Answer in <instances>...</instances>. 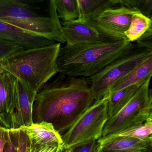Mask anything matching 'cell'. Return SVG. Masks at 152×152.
<instances>
[{
	"label": "cell",
	"mask_w": 152,
	"mask_h": 152,
	"mask_svg": "<svg viewBox=\"0 0 152 152\" xmlns=\"http://www.w3.org/2000/svg\"><path fill=\"white\" fill-rule=\"evenodd\" d=\"M8 129L3 126L0 128V152H3L4 144L8 136Z\"/></svg>",
	"instance_id": "cell-28"
},
{
	"label": "cell",
	"mask_w": 152,
	"mask_h": 152,
	"mask_svg": "<svg viewBox=\"0 0 152 152\" xmlns=\"http://www.w3.org/2000/svg\"><path fill=\"white\" fill-rule=\"evenodd\" d=\"M152 75V55L144 61L128 74L118 80L112 86L109 93L129 86H142L151 79Z\"/></svg>",
	"instance_id": "cell-15"
},
{
	"label": "cell",
	"mask_w": 152,
	"mask_h": 152,
	"mask_svg": "<svg viewBox=\"0 0 152 152\" xmlns=\"http://www.w3.org/2000/svg\"><path fill=\"white\" fill-rule=\"evenodd\" d=\"M46 0H0V20L14 25L55 42L65 43L54 0L50 14L42 4Z\"/></svg>",
	"instance_id": "cell-4"
},
{
	"label": "cell",
	"mask_w": 152,
	"mask_h": 152,
	"mask_svg": "<svg viewBox=\"0 0 152 152\" xmlns=\"http://www.w3.org/2000/svg\"><path fill=\"white\" fill-rule=\"evenodd\" d=\"M61 25L67 45L111 41L103 36L93 27L84 21L77 19L63 21Z\"/></svg>",
	"instance_id": "cell-10"
},
{
	"label": "cell",
	"mask_w": 152,
	"mask_h": 152,
	"mask_svg": "<svg viewBox=\"0 0 152 152\" xmlns=\"http://www.w3.org/2000/svg\"><path fill=\"white\" fill-rule=\"evenodd\" d=\"M120 4L126 7L134 8L140 10L145 0H118Z\"/></svg>",
	"instance_id": "cell-26"
},
{
	"label": "cell",
	"mask_w": 152,
	"mask_h": 152,
	"mask_svg": "<svg viewBox=\"0 0 152 152\" xmlns=\"http://www.w3.org/2000/svg\"><path fill=\"white\" fill-rule=\"evenodd\" d=\"M58 17L63 21L78 19L79 17L77 0H54Z\"/></svg>",
	"instance_id": "cell-19"
},
{
	"label": "cell",
	"mask_w": 152,
	"mask_h": 152,
	"mask_svg": "<svg viewBox=\"0 0 152 152\" xmlns=\"http://www.w3.org/2000/svg\"><path fill=\"white\" fill-rule=\"evenodd\" d=\"M152 0H145L140 10L141 13L152 18Z\"/></svg>",
	"instance_id": "cell-27"
},
{
	"label": "cell",
	"mask_w": 152,
	"mask_h": 152,
	"mask_svg": "<svg viewBox=\"0 0 152 152\" xmlns=\"http://www.w3.org/2000/svg\"><path fill=\"white\" fill-rule=\"evenodd\" d=\"M109 95L96 100L62 135L63 150L81 143L98 140L108 119Z\"/></svg>",
	"instance_id": "cell-7"
},
{
	"label": "cell",
	"mask_w": 152,
	"mask_h": 152,
	"mask_svg": "<svg viewBox=\"0 0 152 152\" xmlns=\"http://www.w3.org/2000/svg\"><path fill=\"white\" fill-rule=\"evenodd\" d=\"M139 11L138 9L124 6L110 8L86 22L110 41H128L125 33L130 26L133 15Z\"/></svg>",
	"instance_id": "cell-8"
},
{
	"label": "cell",
	"mask_w": 152,
	"mask_h": 152,
	"mask_svg": "<svg viewBox=\"0 0 152 152\" xmlns=\"http://www.w3.org/2000/svg\"><path fill=\"white\" fill-rule=\"evenodd\" d=\"M22 128L25 129L32 143L63 147L62 136L51 123L43 121Z\"/></svg>",
	"instance_id": "cell-14"
},
{
	"label": "cell",
	"mask_w": 152,
	"mask_h": 152,
	"mask_svg": "<svg viewBox=\"0 0 152 152\" xmlns=\"http://www.w3.org/2000/svg\"><path fill=\"white\" fill-rule=\"evenodd\" d=\"M0 39L14 43L24 49L42 47L55 43L41 36L1 20Z\"/></svg>",
	"instance_id": "cell-11"
},
{
	"label": "cell",
	"mask_w": 152,
	"mask_h": 152,
	"mask_svg": "<svg viewBox=\"0 0 152 152\" xmlns=\"http://www.w3.org/2000/svg\"><path fill=\"white\" fill-rule=\"evenodd\" d=\"M18 143L17 152H28L30 141L24 128L18 129Z\"/></svg>",
	"instance_id": "cell-24"
},
{
	"label": "cell",
	"mask_w": 152,
	"mask_h": 152,
	"mask_svg": "<svg viewBox=\"0 0 152 152\" xmlns=\"http://www.w3.org/2000/svg\"><path fill=\"white\" fill-rule=\"evenodd\" d=\"M150 82L151 80L140 86L131 100L120 111L108 118L102 137L152 121V89Z\"/></svg>",
	"instance_id": "cell-6"
},
{
	"label": "cell",
	"mask_w": 152,
	"mask_h": 152,
	"mask_svg": "<svg viewBox=\"0 0 152 152\" xmlns=\"http://www.w3.org/2000/svg\"><path fill=\"white\" fill-rule=\"evenodd\" d=\"M140 86H129L108 94V116L112 117L120 110L134 96Z\"/></svg>",
	"instance_id": "cell-17"
},
{
	"label": "cell",
	"mask_w": 152,
	"mask_h": 152,
	"mask_svg": "<svg viewBox=\"0 0 152 152\" xmlns=\"http://www.w3.org/2000/svg\"><path fill=\"white\" fill-rule=\"evenodd\" d=\"M14 97V77L0 66V121L7 129L10 128Z\"/></svg>",
	"instance_id": "cell-12"
},
{
	"label": "cell",
	"mask_w": 152,
	"mask_h": 152,
	"mask_svg": "<svg viewBox=\"0 0 152 152\" xmlns=\"http://www.w3.org/2000/svg\"><path fill=\"white\" fill-rule=\"evenodd\" d=\"M18 137V129H9L7 140L4 144L3 152H17Z\"/></svg>",
	"instance_id": "cell-22"
},
{
	"label": "cell",
	"mask_w": 152,
	"mask_h": 152,
	"mask_svg": "<svg viewBox=\"0 0 152 152\" xmlns=\"http://www.w3.org/2000/svg\"><path fill=\"white\" fill-rule=\"evenodd\" d=\"M77 2L79 13L78 20L84 22L120 4L118 0H77Z\"/></svg>",
	"instance_id": "cell-16"
},
{
	"label": "cell",
	"mask_w": 152,
	"mask_h": 152,
	"mask_svg": "<svg viewBox=\"0 0 152 152\" xmlns=\"http://www.w3.org/2000/svg\"><path fill=\"white\" fill-rule=\"evenodd\" d=\"M63 148L58 146H53L46 145L37 144L31 143L28 152H62Z\"/></svg>",
	"instance_id": "cell-25"
},
{
	"label": "cell",
	"mask_w": 152,
	"mask_h": 152,
	"mask_svg": "<svg viewBox=\"0 0 152 152\" xmlns=\"http://www.w3.org/2000/svg\"><path fill=\"white\" fill-rule=\"evenodd\" d=\"M57 75L37 93L33 121L51 123L62 135L95 100L87 78Z\"/></svg>",
	"instance_id": "cell-1"
},
{
	"label": "cell",
	"mask_w": 152,
	"mask_h": 152,
	"mask_svg": "<svg viewBox=\"0 0 152 152\" xmlns=\"http://www.w3.org/2000/svg\"><path fill=\"white\" fill-rule=\"evenodd\" d=\"M97 142L99 146L106 151L146 152L151 147L152 138L140 139L129 137L106 136L101 137Z\"/></svg>",
	"instance_id": "cell-13"
},
{
	"label": "cell",
	"mask_w": 152,
	"mask_h": 152,
	"mask_svg": "<svg viewBox=\"0 0 152 152\" xmlns=\"http://www.w3.org/2000/svg\"><path fill=\"white\" fill-rule=\"evenodd\" d=\"M152 121H149L141 125L107 136H126L140 139H147L152 138Z\"/></svg>",
	"instance_id": "cell-20"
},
{
	"label": "cell",
	"mask_w": 152,
	"mask_h": 152,
	"mask_svg": "<svg viewBox=\"0 0 152 152\" xmlns=\"http://www.w3.org/2000/svg\"><path fill=\"white\" fill-rule=\"evenodd\" d=\"M98 146L97 140L88 141L63 150L62 152H96Z\"/></svg>",
	"instance_id": "cell-23"
},
{
	"label": "cell",
	"mask_w": 152,
	"mask_h": 152,
	"mask_svg": "<svg viewBox=\"0 0 152 152\" xmlns=\"http://www.w3.org/2000/svg\"><path fill=\"white\" fill-rule=\"evenodd\" d=\"M23 49L16 44L0 39V62Z\"/></svg>",
	"instance_id": "cell-21"
},
{
	"label": "cell",
	"mask_w": 152,
	"mask_h": 152,
	"mask_svg": "<svg viewBox=\"0 0 152 152\" xmlns=\"http://www.w3.org/2000/svg\"><path fill=\"white\" fill-rule=\"evenodd\" d=\"M36 95V94L25 87L14 77V105L10 129H17L33 124V105Z\"/></svg>",
	"instance_id": "cell-9"
},
{
	"label": "cell",
	"mask_w": 152,
	"mask_h": 152,
	"mask_svg": "<svg viewBox=\"0 0 152 152\" xmlns=\"http://www.w3.org/2000/svg\"><path fill=\"white\" fill-rule=\"evenodd\" d=\"M152 55V28L132 43L126 52L100 72L87 78L95 101L109 94L112 86Z\"/></svg>",
	"instance_id": "cell-5"
},
{
	"label": "cell",
	"mask_w": 152,
	"mask_h": 152,
	"mask_svg": "<svg viewBox=\"0 0 152 152\" xmlns=\"http://www.w3.org/2000/svg\"><path fill=\"white\" fill-rule=\"evenodd\" d=\"M3 126H2L1 123V121H0V128L1 127Z\"/></svg>",
	"instance_id": "cell-30"
},
{
	"label": "cell",
	"mask_w": 152,
	"mask_h": 152,
	"mask_svg": "<svg viewBox=\"0 0 152 152\" xmlns=\"http://www.w3.org/2000/svg\"><path fill=\"white\" fill-rule=\"evenodd\" d=\"M137 152H144V151H139Z\"/></svg>",
	"instance_id": "cell-31"
},
{
	"label": "cell",
	"mask_w": 152,
	"mask_h": 152,
	"mask_svg": "<svg viewBox=\"0 0 152 152\" xmlns=\"http://www.w3.org/2000/svg\"><path fill=\"white\" fill-rule=\"evenodd\" d=\"M152 26V18L140 11L136 12L132 16L130 26L125 33L128 41L130 42L137 41Z\"/></svg>",
	"instance_id": "cell-18"
},
{
	"label": "cell",
	"mask_w": 152,
	"mask_h": 152,
	"mask_svg": "<svg viewBox=\"0 0 152 152\" xmlns=\"http://www.w3.org/2000/svg\"><path fill=\"white\" fill-rule=\"evenodd\" d=\"M141 151H106V150H104L102 148L98 146L97 148V151L96 152H137Z\"/></svg>",
	"instance_id": "cell-29"
},
{
	"label": "cell",
	"mask_w": 152,
	"mask_h": 152,
	"mask_svg": "<svg viewBox=\"0 0 152 152\" xmlns=\"http://www.w3.org/2000/svg\"><path fill=\"white\" fill-rule=\"evenodd\" d=\"M61 43L23 49L0 62V66L37 94L59 73L57 58Z\"/></svg>",
	"instance_id": "cell-3"
},
{
	"label": "cell",
	"mask_w": 152,
	"mask_h": 152,
	"mask_svg": "<svg viewBox=\"0 0 152 152\" xmlns=\"http://www.w3.org/2000/svg\"><path fill=\"white\" fill-rule=\"evenodd\" d=\"M132 43L108 41L61 47L57 58L59 73L71 77H90L125 53Z\"/></svg>",
	"instance_id": "cell-2"
}]
</instances>
